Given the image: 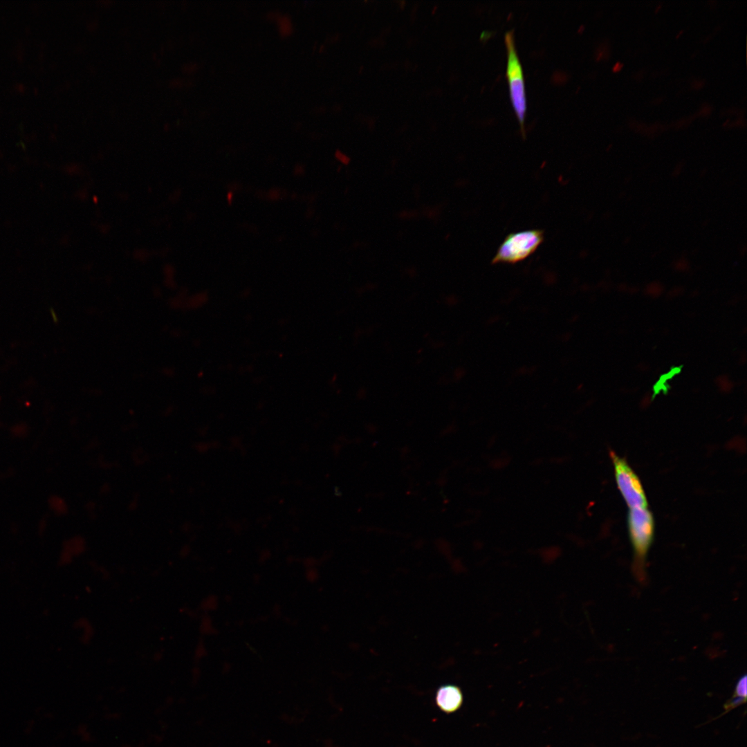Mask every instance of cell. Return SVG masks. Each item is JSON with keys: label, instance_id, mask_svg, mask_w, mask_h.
<instances>
[{"label": "cell", "instance_id": "obj_1", "mask_svg": "<svg viewBox=\"0 0 747 747\" xmlns=\"http://www.w3.org/2000/svg\"><path fill=\"white\" fill-rule=\"evenodd\" d=\"M629 537L634 550L632 572L639 582L646 580V559L653 542L654 520L647 508H631L628 515Z\"/></svg>", "mask_w": 747, "mask_h": 747}, {"label": "cell", "instance_id": "obj_2", "mask_svg": "<svg viewBox=\"0 0 747 747\" xmlns=\"http://www.w3.org/2000/svg\"><path fill=\"white\" fill-rule=\"evenodd\" d=\"M544 239L541 229L527 230L508 234L499 246L492 264H516L534 253Z\"/></svg>", "mask_w": 747, "mask_h": 747}, {"label": "cell", "instance_id": "obj_3", "mask_svg": "<svg viewBox=\"0 0 747 747\" xmlns=\"http://www.w3.org/2000/svg\"><path fill=\"white\" fill-rule=\"evenodd\" d=\"M504 42L507 49L506 77L508 81L510 97L519 122L522 133L524 137L526 98L523 70L515 48L513 30L505 33Z\"/></svg>", "mask_w": 747, "mask_h": 747}, {"label": "cell", "instance_id": "obj_4", "mask_svg": "<svg viewBox=\"0 0 747 747\" xmlns=\"http://www.w3.org/2000/svg\"><path fill=\"white\" fill-rule=\"evenodd\" d=\"M618 487L628 506L647 508L646 497L640 480L627 463L614 452L610 453Z\"/></svg>", "mask_w": 747, "mask_h": 747}, {"label": "cell", "instance_id": "obj_5", "mask_svg": "<svg viewBox=\"0 0 747 747\" xmlns=\"http://www.w3.org/2000/svg\"><path fill=\"white\" fill-rule=\"evenodd\" d=\"M463 700L460 689L454 685L441 687L436 694V702L439 706L445 712H453L458 709Z\"/></svg>", "mask_w": 747, "mask_h": 747}, {"label": "cell", "instance_id": "obj_6", "mask_svg": "<svg viewBox=\"0 0 747 747\" xmlns=\"http://www.w3.org/2000/svg\"><path fill=\"white\" fill-rule=\"evenodd\" d=\"M275 21L281 36L288 37L293 33V24L290 17L286 15H280Z\"/></svg>", "mask_w": 747, "mask_h": 747}, {"label": "cell", "instance_id": "obj_7", "mask_svg": "<svg viewBox=\"0 0 747 747\" xmlns=\"http://www.w3.org/2000/svg\"><path fill=\"white\" fill-rule=\"evenodd\" d=\"M732 697H739L746 700L747 679L746 674H744L738 679Z\"/></svg>", "mask_w": 747, "mask_h": 747}, {"label": "cell", "instance_id": "obj_8", "mask_svg": "<svg viewBox=\"0 0 747 747\" xmlns=\"http://www.w3.org/2000/svg\"><path fill=\"white\" fill-rule=\"evenodd\" d=\"M335 155L336 158L338 159L340 161L344 163H347L349 162V158L344 154L341 153L340 151H337Z\"/></svg>", "mask_w": 747, "mask_h": 747}, {"label": "cell", "instance_id": "obj_9", "mask_svg": "<svg viewBox=\"0 0 747 747\" xmlns=\"http://www.w3.org/2000/svg\"><path fill=\"white\" fill-rule=\"evenodd\" d=\"M281 14L277 11H270L267 14V18L271 21H276Z\"/></svg>", "mask_w": 747, "mask_h": 747}, {"label": "cell", "instance_id": "obj_10", "mask_svg": "<svg viewBox=\"0 0 747 747\" xmlns=\"http://www.w3.org/2000/svg\"><path fill=\"white\" fill-rule=\"evenodd\" d=\"M622 66L623 65H622V64L621 62H617L615 64V66H614V71H618L620 70L622 68Z\"/></svg>", "mask_w": 747, "mask_h": 747}, {"label": "cell", "instance_id": "obj_11", "mask_svg": "<svg viewBox=\"0 0 747 747\" xmlns=\"http://www.w3.org/2000/svg\"><path fill=\"white\" fill-rule=\"evenodd\" d=\"M399 3H400V8L403 9L405 7V2L404 1H401Z\"/></svg>", "mask_w": 747, "mask_h": 747}, {"label": "cell", "instance_id": "obj_12", "mask_svg": "<svg viewBox=\"0 0 747 747\" xmlns=\"http://www.w3.org/2000/svg\"><path fill=\"white\" fill-rule=\"evenodd\" d=\"M436 8H437V6H435V7L434 8L432 13H434V12H435V10H436Z\"/></svg>", "mask_w": 747, "mask_h": 747}]
</instances>
